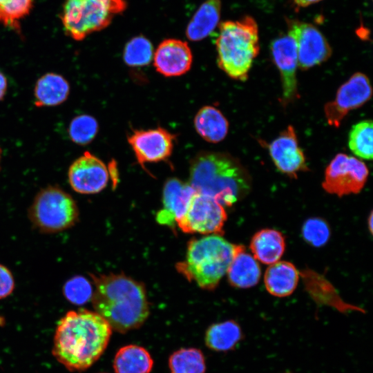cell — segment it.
<instances>
[{"label":"cell","mask_w":373,"mask_h":373,"mask_svg":"<svg viewBox=\"0 0 373 373\" xmlns=\"http://www.w3.org/2000/svg\"><path fill=\"white\" fill-rule=\"evenodd\" d=\"M227 219V215L222 205L196 192L186 213L177 224L184 233L221 236L224 233Z\"/></svg>","instance_id":"cell-9"},{"label":"cell","mask_w":373,"mask_h":373,"mask_svg":"<svg viewBox=\"0 0 373 373\" xmlns=\"http://www.w3.org/2000/svg\"><path fill=\"white\" fill-rule=\"evenodd\" d=\"M153 365V361L149 352L137 345L121 347L113 361L116 373H150Z\"/></svg>","instance_id":"cell-24"},{"label":"cell","mask_w":373,"mask_h":373,"mask_svg":"<svg viewBox=\"0 0 373 373\" xmlns=\"http://www.w3.org/2000/svg\"><path fill=\"white\" fill-rule=\"evenodd\" d=\"M14 288L15 280L11 271L0 264V299L8 296Z\"/></svg>","instance_id":"cell-33"},{"label":"cell","mask_w":373,"mask_h":373,"mask_svg":"<svg viewBox=\"0 0 373 373\" xmlns=\"http://www.w3.org/2000/svg\"><path fill=\"white\" fill-rule=\"evenodd\" d=\"M239 324L229 320L211 325L205 334L206 345L212 350L227 352L233 350L242 339Z\"/></svg>","instance_id":"cell-25"},{"label":"cell","mask_w":373,"mask_h":373,"mask_svg":"<svg viewBox=\"0 0 373 373\" xmlns=\"http://www.w3.org/2000/svg\"><path fill=\"white\" fill-rule=\"evenodd\" d=\"M34 0H0V22L19 32V21L29 14Z\"/></svg>","instance_id":"cell-29"},{"label":"cell","mask_w":373,"mask_h":373,"mask_svg":"<svg viewBox=\"0 0 373 373\" xmlns=\"http://www.w3.org/2000/svg\"><path fill=\"white\" fill-rule=\"evenodd\" d=\"M368 225H369V230L372 233V213H370L368 219Z\"/></svg>","instance_id":"cell-36"},{"label":"cell","mask_w":373,"mask_h":373,"mask_svg":"<svg viewBox=\"0 0 373 373\" xmlns=\"http://www.w3.org/2000/svg\"><path fill=\"white\" fill-rule=\"evenodd\" d=\"M348 146L351 151L358 158L372 159V122L364 119L352 128L348 137Z\"/></svg>","instance_id":"cell-27"},{"label":"cell","mask_w":373,"mask_h":373,"mask_svg":"<svg viewBox=\"0 0 373 373\" xmlns=\"http://www.w3.org/2000/svg\"><path fill=\"white\" fill-rule=\"evenodd\" d=\"M221 12L220 0H207L200 5L186 29L187 38L193 41L207 37L218 26Z\"/></svg>","instance_id":"cell-21"},{"label":"cell","mask_w":373,"mask_h":373,"mask_svg":"<svg viewBox=\"0 0 373 373\" xmlns=\"http://www.w3.org/2000/svg\"><path fill=\"white\" fill-rule=\"evenodd\" d=\"M153 54L151 41L144 36H137L126 44L124 60L130 66H142L151 61Z\"/></svg>","instance_id":"cell-28"},{"label":"cell","mask_w":373,"mask_h":373,"mask_svg":"<svg viewBox=\"0 0 373 373\" xmlns=\"http://www.w3.org/2000/svg\"><path fill=\"white\" fill-rule=\"evenodd\" d=\"M175 135L163 128L137 130L128 137V142L137 162L144 164L167 160L173 149Z\"/></svg>","instance_id":"cell-13"},{"label":"cell","mask_w":373,"mask_h":373,"mask_svg":"<svg viewBox=\"0 0 373 373\" xmlns=\"http://www.w3.org/2000/svg\"><path fill=\"white\" fill-rule=\"evenodd\" d=\"M95 312L120 333L139 328L149 315L144 285L124 274H90Z\"/></svg>","instance_id":"cell-2"},{"label":"cell","mask_w":373,"mask_h":373,"mask_svg":"<svg viewBox=\"0 0 373 373\" xmlns=\"http://www.w3.org/2000/svg\"><path fill=\"white\" fill-rule=\"evenodd\" d=\"M112 328L95 312L69 311L58 322L52 353L70 371H83L106 350Z\"/></svg>","instance_id":"cell-1"},{"label":"cell","mask_w":373,"mask_h":373,"mask_svg":"<svg viewBox=\"0 0 373 373\" xmlns=\"http://www.w3.org/2000/svg\"><path fill=\"white\" fill-rule=\"evenodd\" d=\"M285 246V239L281 232L273 229H263L252 236L249 248L257 261L271 265L279 261Z\"/></svg>","instance_id":"cell-20"},{"label":"cell","mask_w":373,"mask_h":373,"mask_svg":"<svg viewBox=\"0 0 373 373\" xmlns=\"http://www.w3.org/2000/svg\"><path fill=\"white\" fill-rule=\"evenodd\" d=\"M271 56L279 70L282 85L280 102L285 107L298 97L296 45L288 34L275 39L270 46Z\"/></svg>","instance_id":"cell-12"},{"label":"cell","mask_w":373,"mask_h":373,"mask_svg":"<svg viewBox=\"0 0 373 373\" xmlns=\"http://www.w3.org/2000/svg\"><path fill=\"white\" fill-rule=\"evenodd\" d=\"M303 238L314 247L325 245L330 236V229L327 223L319 218L307 219L302 227Z\"/></svg>","instance_id":"cell-32"},{"label":"cell","mask_w":373,"mask_h":373,"mask_svg":"<svg viewBox=\"0 0 373 373\" xmlns=\"http://www.w3.org/2000/svg\"><path fill=\"white\" fill-rule=\"evenodd\" d=\"M124 0H66L61 21L66 33L77 41L107 27L124 11Z\"/></svg>","instance_id":"cell-6"},{"label":"cell","mask_w":373,"mask_h":373,"mask_svg":"<svg viewBox=\"0 0 373 373\" xmlns=\"http://www.w3.org/2000/svg\"><path fill=\"white\" fill-rule=\"evenodd\" d=\"M63 293L68 301L82 305L92 300L93 290L91 283L86 278L76 276L66 282Z\"/></svg>","instance_id":"cell-31"},{"label":"cell","mask_w":373,"mask_h":373,"mask_svg":"<svg viewBox=\"0 0 373 373\" xmlns=\"http://www.w3.org/2000/svg\"><path fill=\"white\" fill-rule=\"evenodd\" d=\"M299 280L298 269L288 261L269 265L264 276L267 291L276 297H286L296 289Z\"/></svg>","instance_id":"cell-19"},{"label":"cell","mask_w":373,"mask_h":373,"mask_svg":"<svg viewBox=\"0 0 373 373\" xmlns=\"http://www.w3.org/2000/svg\"><path fill=\"white\" fill-rule=\"evenodd\" d=\"M234 250L235 245L219 235L193 238L187 244L184 259L175 268L201 289L213 290L226 274Z\"/></svg>","instance_id":"cell-4"},{"label":"cell","mask_w":373,"mask_h":373,"mask_svg":"<svg viewBox=\"0 0 373 373\" xmlns=\"http://www.w3.org/2000/svg\"><path fill=\"white\" fill-rule=\"evenodd\" d=\"M268 150L278 170L289 178H296L299 172L309 170L296 133L291 125L268 144Z\"/></svg>","instance_id":"cell-15"},{"label":"cell","mask_w":373,"mask_h":373,"mask_svg":"<svg viewBox=\"0 0 373 373\" xmlns=\"http://www.w3.org/2000/svg\"><path fill=\"white\" fill-rule=\"evenodd\" d=\"M323 0H293L297 7L305 8Z\"/></svg>","instance_id":"cell-35"},{"label":"cell","mask_w":373,"mask_h":373,"mask_svg":"<svg viewBox=\"0 0 373 373\" xmlns=\"http://www.w3.org/2000/svg\"><path fill=\"white\" fill-rule=\"evenodd\" d=\"M216 47L219 68L233 79L246 80L260 51L257 23L250 16L221 23Z\"/></svg>","instance_id":"cell-5"},{"label":"cell","mask_w":373,"mask_h":373,"mask_svg":"<svg viewBox=\"0 0 373 373\" xmlns=\"http://www.w3.org/2000/svg\"><path fill=\"white\" fill-rule=\"evenodd\" d=\"M194 125L198 134L207 142L218 143L227 135L229 122L216 108L204 106L199 110L194 119Z\"/></svg>","instance_id":"cell-23"},{"label":"cell","mask_w":373,"mask_h":373,"mask_svg":"<svg viewBox=\"0 0 373 373\" xmlns=\"http://www.w3.org/2000/svg\"><path fill=\"white\" fill-rule=\"evenodd\" d=\"M7 79L6 76L0 71V101L4 97L7 90Z\"/></svg>","instance_id":"cell-34"},{"label":"cell","mask_w":373,"mask_h":373,"mask_svg":"<svg viewBox=\"0 0 373 373\" xmlns=\"http://www.w3.org/2000/svg\"><path fill=\"white\" fill-rule=\"evenodd\" d=\"M72 189L82 194H94L107 185L109 173L104 163L88 151L77 158L68 169Z\"/></svg>","instance_id":"cell-14"},{"label":"cell","mask_w":373,"mask_h":373,"mask_svg":"<svg viewBox=\"0 0 373 373\" xmlns=\"http://www.w3.org/2000/svg\"><path fill=\"white\" fill-rule=\"evenodd\" d=\"M226 274L231 286L247 289L258 283L261 270L257 260L247 252L244 245H235L234 254Z\"/></svg>","instance_id":"cell-18"},{"label":"cell","mask_w":373,"mask_h":373,"mask_svg":"<svg viewBox=\"0 0 373 373\" xmlns=\"http://www.w3.org/2000/svg\"><path fill=\"white\" fill-rule=\"evenodd\" d=\"M369 171L361 160L344 153L337 154L325 171L322 186L338 197L359 193L365 186Z\"/></svg>","instance_id":"cell-8"},{"label":"cell","mask_w":373,"mask_h":373,"mask_svg":"<svg viewBox=\"0 0 373 373\" xmlns=\"http://www.w3.org/2000/svg\"><path fill=\"white\" fill-rule=\"evenodd\" d=\"M98 131L97 120L88 115L75 117L69 126V136L73 142L79 145L90 143L96 136Z\"/></svg>","instance_id":"cell-30"},{"label":"cell","mask_w":373,"mask_h":373,"mask_svg":"<svg viewBox=\"0 0 373 373\" xmlns=\"http://www.w3.org/2000/svg\"><path fill=\"white\" fill-rule=\"evenodd\" d=\"M189 184L197 193L231 207L251 191V177L240 161L227 153L203 151L192 160Z\"/></svg>","instance_id":"cell-3"},{"label":"cell","mask_w":373,"mask_h":373,"mask_svg":"<svg viewBox=\"0 0 373 373\" xmlns=\"http://www.w3.org/2000/svg\"><path fill=\"white\" fill-rule=\"evenodd\" d=\"M1 153H2V151H1V149L0 147V162H1Z\"/></svg>","instance_id":"cell-38"},{"label":"cell","mask_w":373,"mask_h":373,"mask_svg":"<svg viewBox=\"0 0 373 373\" xmlns=\"http://www.w3.org/2000/svg\"><path fill=\"white\" fill-rule=\"evenodd\" d=\"M153 59L158 73L166 77H175L189 70L193 55L186 42L168 39L160 44Z\"/></svg>","instance_id":"cell-17"},{"label":"cell","mask_w":373,"mask_h":373,"mask_svg":"<svg viewBox=\"0 0 373 373\" xmlns=\"http://www.w3.org/2000/svg\"><path fill=\"white\" fill-rule=\"evenodd\" d=\"M372 91L370 79L365 74H353L338 88L334 99L324 106L328 124L338 127L350 111L362 106L371 98Z\"/></svg>","instance_id":"cell-11"},{"label":"cell","mask_w":373,"mask_h":373,"mask_svg":"<svg viewBox=\"0 0 373 373\" xmlns=\"http://www.w3.org/2000/svg\"><path fill=\"white\" fill-rule=\"evenodd\" d=\"M5 323L4 318L0 316V326H3Z\"/></svg>","instance_id":"cell-37"},{"label":"cell","mask_w":373,"mask_h":373,"mask_svg":"<svg viewBox=\"0 0 373 373\" xmlns=\"http://www.w3.org/2000/svg\"><path fill=\"white\" fill-rule=\"evenodd\" d=\"M171 373H205L206 365L202 352L196 348H182L169 357Z\"/></svg>","instance_id":"cell-26"},{"label":"cell","mask_w":373,"mask_h":373,"mask_svg":"<svg viewBox=\"0 0 373 373\" xmlns=\"http://www.w3.org/2000/svg\"><path fill=\"white\" fill-rule=\"evenodd\" d=\"M32 224L44 233H57L72 227L79 209L73 197L57 186H49L36 195L28 211Z\"/></svg>","instance_id":"cell-7"},{"label":"cell","mask_w":373,"mask_h":373,"mask_svg":"<svg viewBox=\"0 0 373 373\" xmlns=\"http://www.w3.org/2000/svg\"><path fill=\"white\" fill-rule=\"evenodd\" d=\"M34 91L37 106H54L66 100L70 86L61 75L50 73L37 80Z\"/></svg>","instance_id":"cell-22"},{"label":"cell","mask_w":373,"mask_h":373,"mask_svg":"<svg viewBox=\"0 0 373 373\" xmlns=\"http://www.w3.org/2000/svg\"><path fill=\"white\" fill-rule=\"evenodd\" d=\"M196 191L189 184L171 178L164 184L163 208L157 213L159 224L173 227L186 213Z\"/></svg>","instance_id":"cell-16"},{"label":"cell","mask_w":373,"mask_h":373,"mask_svg":"<svg viewBox=\"0 0 373 373\" xmlns=\"http://www.w3.org/2000/svg\"><path fill=\"white\" fill-rule=\"evenodd\" d=\"M288 35L296 45L298 67L308 70L327 61L332 50L321 31L312 24L287 19Z\"/></svg>","instance_id":"cell-10"}]
</instances>
